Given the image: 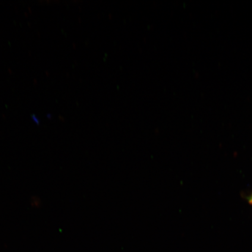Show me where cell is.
<instances>
[{
	"mask_svg": "<svg viewBox=\"0 0 252 252\" xmlns=\"http://www.w3.org/2000/svg\"><path fill=\"white\" fill-rule=\"evenodd\" d=\"M249 202L252 205V196L249 198Z\"/></svg>",
	"mask_w": 252,
	"mask_h": 252,
	"instance_id": "cell-1",
	"label": "cell"
}]
</instances>
